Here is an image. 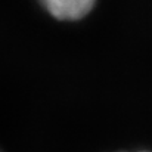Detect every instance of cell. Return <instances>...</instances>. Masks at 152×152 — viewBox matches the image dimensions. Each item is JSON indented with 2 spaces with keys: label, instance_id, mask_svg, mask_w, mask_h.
<instances>
[{
  "label": "cell",
  "instance_id": "1",
  "mask_svg": "<svg viewBox=\"0 0 152 152\" xmlns=\"http://www.w3.org/2000/svg\"><path fill=\"white\" fill-rule=\"evenodd\" d=\"M96 0H42L48 12L59 19H78L89 13Z\"/></svg>",
  "mask_w": 152,
  "mask_h": 152
}]
</instances>
